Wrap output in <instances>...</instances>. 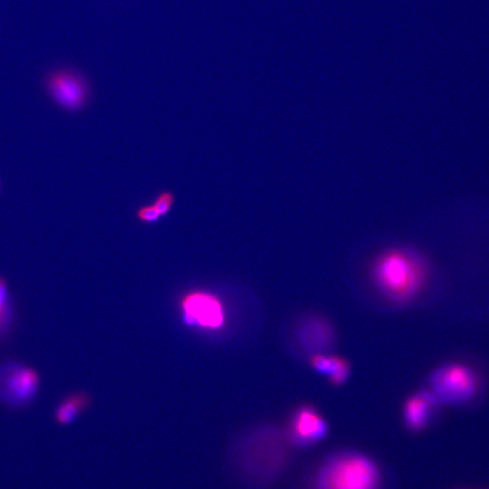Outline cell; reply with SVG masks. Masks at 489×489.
Returning <instances> with one entry per match:
<instances>
[{"label": "cell", "mask_w": 489, "mask_h": 489, "mask_svg": "<svg viewBox=\"0 0 489 489\" xmlns=\"http://www.w3.org/2000/svg\"><path fill=\"white\" fill-rule=\"evenodd\" d=\"M370 281L384 299L398 306L420 296L429 278V266L420 253L408 248H391L373 259Z\"/></svg>", "instance_id": "6da1fadb"}, {"label": "cell", "mask_w": 489, "mask_h": 489, "mask_svg": "<svg viewBox=\"0 0 489 489\" xmlns=\"http://www.w3.org/2000/svg\"><path fill=\"white\" fill-rule=\"evenodd\" d=\"M379 472L370 458L345 451L330 458L318 474V489H378Z\"/></svg>", "instance_id": "7a4b0ae2"}, {"label": "cell", "mask_w": 489, "mask_h": 489, "mask_svg": "<svg viewBox=\"0 0 489 489\" xmlns=\"http://www.w3.org/2000/svg\"><path fill=\"white\" fill-rule=\"evenodd\" d=\"M44 89L50 101L61 110L75 114L88 107L92 87L81 72L74 68H57L44 77Z\"/></svg>", "instance_id": "3957f363"}, {"label": "cell", "mask_w": 489, "mask_h": 489, "mask_svg": "<svg viewBox=\"0 0 489 489\" xmlns=\"http://www.w3.org/2000/svg\"><path fill=\"white\" fill-rule=\"evenodd\" d=\"M180 311L188 326L217 333L226 326L227 315L223 301L209 291L195 289L181 297Z\"/></svg>", "instance_id": "277c9868"}, {"label": "cell", "mask_w": 489, "mask_h": 489, "mask_svg": "<svg viewBox=\"0 0 489 489\" xmlns=\"http://www.w3.org/2000/svg\"><path fill=\"white\" fill-rule=\"evenodd\" d=\"M478 384L475 373L460 363L445 364L430 376V391L439 403L467 402L476 394Z\"/></svg>", "instance_id": "5b68a950"}, {"label": "cell", "mask_w": 489, "mask_h": 489, "mask_svg": "<svg viewBox=\"0 0 489 489\" xmlns=\"http://www.w3.org/2000/svg\"><path fill=\"white\" fill-rule=\"evenodd\" d=\"M40 387L38 373L26 364L9 361L0 369V402L24 408L36 399Z\"/></svg>", "instance_id": "8992f818"}, {"label": "cell", "mask_w": 489, "mask_h": 489, "mask_svg": "<svg viewBox=\"0 0 489 489\" xmlns=\"http://www.w3.org/2000/svg\"><path fill=\"white\" fill-rule=\"evenodd\" d=\"M294 336L297 345L311 355L329 354L336 341L335 328L326 317L308 315L297 322Z\"/></svg>", "instance_id": "52a82bcc"}, {"label": "cell", "mask_w": 489, "mask_h": 489, "mask_svg": "<svg viewBox=\"0 0 489 489\" xmlns=\"http://www.w3.org/2000/svg\"><path fill=\"white\" fill-rule=\"evenodd\" d=\"M326 419L315 407L303 405L293 412L288 426L291 442L300 446L315 444L327 435Z\"/></svg>", "instance_id": "ba28073f"}, {"label": "cell", "mask_w": 489, "mask_h": 489, "mask_svg": "<svg viewBox=\"0 0 489 489\" xmlns=\"http://www.w3.org/2000/svg\"><path fill=\"white\" fill-rule=\"evenodd\" d=\"M439 400L430 391H420L407 398L403 404L404 423L412 432H420L430 423Z\"/></svg>", "instance_id": "9c48e42d"}, {"label": "cell", "mask_w": 489, "mask_h": 489, "mask_svg": "<svg viewBox=\"0 0 489 489\" xmlns=\"http://www.w3.org/2000/svg\"><path fill=\"white\" fill-rule=\"evenodd\" d=\"M309 363L317 373L327 376L335 386H341L350 377V363L341 356L329 354H314L309 356Z\"/></svg>", "instance_id": "30bf717a"}, {"label": "cell", "mask_w": 489, "mask_h": 489, "mask_svg": "<svg viewBox=\"0 0 489 489\" xmlns=\"http://www.w3.org/2000/svg\"><path fill=\"white\" fill-rule=\"evenodd\" d=\"M91 400L90 395L86 391H74L66 395L54 409V420L63 426L73 423L89 408Z\"/></svg>", "instance_id": "8fae6325"}, {"label": "cell", "mask_w": 489, "mask_h": 489, "mask_svg": "<svg viewBox=\"0 0 489 489\" xmlns=\"http://www.w3.org/2000/svg\"><path fill=\"white\" fill-rule=\"evenodd\" d=\"M14 321V306L7 281L0 276V339L7 336Z\"/></svg>", "instance_id": "7c38bea8"}, {"label": "cell", "mask_w": 489, "mask_h": 489, "mask_svg": "<svg viewBox=\"0 0 489 489\" xmlns=\"http://www.w3.org/2000/svg\"><path fill=\"white\" fill-rule=\"evenodd\" d=\"M175 200L176 196L172 191L164 190L158 194L151 204L153 205L160 217L163 218L171 212L175 204Z\"/></svg>", "instance_id": "4fadbf2b"}, {"label": "cell", "mask_w": 489, "mask_h": 489, "mask_svg": "<svg viewBox=\"0 0 489 489\" xmlns=\"http://www.w3.org/2000/svg\"><path fill=\"white\" fill-rule=\"evenodd\" d=\"M135 218L142 224L153 225L162 218L153 204L140 206L135 211Z\"/></svg>", "instance_id": "5bb4252c"}, {"label": "cell", "mask_w": 489, "mask_h": 489, "mask_svg": "<svg viewBox=\"0 0 489 489\" xmlns=\"http://www.w3.org/2000/svg\"><path fill=\"white\" fill-rule=\"evenodd\" d=\"M0 189H1V182H0Z\"/></svg>", "instance_id": "9a60e30c"}]
</instances>
